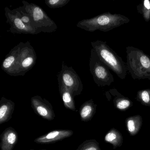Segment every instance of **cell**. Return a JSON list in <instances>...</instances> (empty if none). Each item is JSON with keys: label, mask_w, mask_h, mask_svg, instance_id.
I'll list each match as a JSON object with an SVG mask.
<instances>
[{"label": "cell", "mask_w": 150, "mask_h": 150, "mask_svg": "<svg viewBox=\"0 0 150 150\" xmlns=\"http://www.w3.org/2000/svg\"><path fill=\"white\" fill-rule=\"evenodd\" d=\"M31 108L35 113L48 121H52L56 117L51 103L39 96H35L31 98Z\"/></svg>", "instance_id": "obj_9"}, {"label": "cell", "mask_w": 150, "mask_h": 150, "mask_svg": "<svg viewBox=\"0 0 150 150\" xmlns=\"http://www.w3.org/2000/svg\"><path fill=\"white\" fill-rule=\"evenodd\" d=\"M89 69L94 81L99 87L110 86L115 81L110 69L101 61L93 48L91 50Z\"/></svg>", "instance_id": "obj_5"}, {"label": "cell", "mask_w": 150, "mask_h": 150, "mask_svg": "<svg viewBox=\"0 0 150 150\" xmlns=\"http://www.w3.org/2000/svg\"><path fill=\"white\" fill-rule=\"evenodd\" d=\"M76 150H101L96 139H86L81 144Z\"/></svg>", "instance_id": "obj_21"}, {"label": "cell", "mask_w": 150, "mask_h": 150, "mask_svg": "<svg viewBox=\"0 0 150 150\" xmlns=\"http://www.w3.org/2000/svg\"><path fill=\"white\" fill-rule=\"evenodd\" d=\"M127 130L131 136L137 135L141 129L143 124V118L139 115L132 116L125 120Z\"/></svg>", "instance_id": "obj_17"}, {"label": "cell", "mask_w": 150, "mask_h": 150, "mask_svg": "<svg viewBox=\"0 0 150 150\" xmlns=\"http://www.w3.org/2000/svg\"><path fill=\"white\" fill-rule=\"evenodd\" d=\"M126 50L127 71L132 79L150 81V56L133 46H127Z\"/></svg>", "instance_id": "obj_2"}, {"label": "cell", "mask_w": 150, "mask_h": 150, "mask_svg": "<svg viewBox=\"0 0 150 150\" xmlns=\"http://www.w3.org/2000/svg\"><path fill=\"white\" fill-rule=\"evenodd\" d=\"M70 0H46L45 3L51 8H60L67 5Z\"/></svg>", "instance_id": "obj_23"}, {"label": "cell", "mask_w": 150, "mask_h": 150, "mask_svg": "<svg viewBox=\"0 0 150 150\" xmlns=\"http://www.w3.org/2000/svg\"><path fill=\"white\" fill-rule=\"evenodd\" d=\"M22 45V42L15 46L6 56L1 64V69L7 74L15 76L19 52Z\"/></svg>", "instance_id": "obj_11"}, {"label": "cell", "mask_w": 150, "mask_h": 150, "mask_svg": "<svg viewBox=\"0 0 150 150\" xmlns=\"http://www.w3.org/2000/svg\"><path fill=\"white\" fill-rule=\"evenodd\" d=\"M129 22V19L125 16L108 12L93 18L82 20L78 23L77 27L88 32L99 30L106 32Z\"/></svg>", "instance_id": "obj_1"}, {"label": "cell", "mask_w": 150, "mask_h": 150, "mask_svg": "<svg viewBox=\"0 0 150 150\" xmlns=\"http://www.w3.org/2000/svg\"><path fill=\"white\" fill-rule=\"evenodd\" d=\"M1 150H13L18 141V134L13 127L6 128L0 136Z\"/></svg>", "instance_id": "obj_12"}, {"label": "cell", "mask_w": 150, "mask_h": 150, "mask_svg": "<svg viewBox=\"0 0 150 150\" xmlns=\"http://www.w3.org/2000/svg\"><path fill=\"white\" fill-rule=\"evenodd\" d=\"M22 3L23 7L30 16L33 28L44 33H52L57 30V24L40 6L25 1H23Z\"/></svg>", "instance_id": "obj_4"}, {"label": "cell", "mask_w": 150, "mask_h": 150, "mask_svg": "<svg viewBox=\"0 0 150 150\" xmlns=\"http://www.w3.org/2000/svg\"><path fill=\"white\" fill-rule=\"evenodd\" d=\"M104 140L106 142L111 144L113 149L122 146L123 141V138L122 133L115 128L110 129L105 135Z\"/></svg>", "instance_id": "obj_18"}, {"label": "cell", "mask_w": 150, "mask_h": 150, "mask_svg": "<svg viewBox=\"0 0 150 150\" xmlns=\"http://www.w3.org/2000/svg\"><path fill=\"white\" fill-rule=\"evenodd\" d=\"M15 9L23 22L27 26L33 28L30 16L25 11L23 7L22 6L19 7Z\"/></svg>", "instance_id": "obj_22"}, {"label": "cell", "mask_w": 150, "mask_h": 150, "mask_svg": "<svg viewBox=\"0 0 150 150\" xmlns=\"http://www.w3.org/2000/svg\"><path fill=\"white\" fill-rule=\"evenodd\" d=\"M91 44L101 61L119 79H125L128 71L126 63L124 62L122 57L110 48L106 42L97 40L91 42Z\"/></svg>", "instance_id": "obj_3"}, {"label": "cell", "mask_w": 150, "mask_h": 150, "mask_svg": "<svg viewBox=\"0 0 150 150\" xmlns=\"http://www.w3.org/2000/svg\"><path fill=\"white\" fill-rule=\"evenodd\" d=\"M59 89L61 99L64 103V106L66 108L73 111H77L75 107L74 96L71 91L65 86L60 80L58 79Z\"/></svg>", "instance_id": "obj_14"}, {"label": "cell", "mask_w": 150, "mask_h": 150, "mask_svg": "<svg viewBox=\"0 0 150 150\" xmlns=\"http://www.w3.org/2000/svg\"></svg>", "instance_id": "obj_25"}, {"label": "cell", "mask_w": 150, "mask_h": 150, "mask_svg": "<svg viewBox=\"0 0 150 150\" xmlns=\"http://www.w3.org/2000/svg\"><path fill=\"white\" fill-rule=\"evenodd\" d=\"M136 100L142 105L150 107V89H142L138 91Z\"/></svg>", "instance_id": "obj_20"}, {"label": "cell", "mask_w": 150, "mask_h": 150, "mask_svg": "<svg viewBox=\"0 0 150 150\" xmlns=\"http://www.w3.org/2000/svg\"><path fill=\"white\" fill-rule=\"evenodd\" d=\"M15 103L3 96L0 100V125L8 122L12 118Z\"/></svg>", "instance_id": "obj_13"}, {"label": "cell", "mask_w": 150, "mask_h": 150, "mask_svg": "<svg viewBox=\"0 0 150 150\" xmlns=\"http://www.w3.org/2000/svg\"><path fill=\"white\" fill-rule=\"evenodd\" d=\"M108 92L114 96L113 101L116 108L122 111H126L133 105L129 99L121 94L116 88L110 89Z\"/></svg>", "instance_id": "obj_15"}, {"label": "cell", "mask_w": 150, "mask_h": 150, "mask_svg": "<svg viewBox=\"0 0 150 150\" xmlns=\"http://www.w3.org/2000/svg\"><path fill=\"white\" fill-rule=\"evenodd\" d=\"M58 79L66 87L74 97L80 95L83 89V84L79 75L71 67L63 63L62 69L57 75Z\"/></svg>", "instance_id": "obj_7"}, {"label": "cell", "mask_w": 150, "mask_h": 150, "mask_svg": "<svg viewBox=\"0 0 150 150\" xmlns=\"http://www.w3.org/2000/svg\"><path fill=\"white\" fill-rule=\"evenodd\" d=\"M29 150H46V149H41V150H34V149H30Z\"/></svg>", "instance_id": "obj_24"}, {"label": "cell", "mask_w": 150, "mask_h": 150, "mask_svg": "<svg viewBox=\"0 0 150 150\" xmlns=\"http://www.w3.org/2000/svg\"><path fill=\"white\" fill-rule=\"evenodd\" d=\"M35 51L29 42H22L19 52L15 76L25 75V74L33 68L36 61Z\"/></svg>", "instance_id": "obj_6"}, {"label": "cell", "mask_w": 150, "mask_h": 150, "mask_svg": "<svg viewBox=\"0 0 150 150\" xmlns=\"http://www.w3.org/2000/svg\"><path fill=\"white\" fill-rule=\"evenodd\" d=\"M137 10L139 13L142 15L146 22L150 21V1L144 0L139 5L137 6Z\"/></svg>", "instance_id": "obj_19"}, {"label": "cell", "mask_w": 150, "mask_h": 150, "mask_svg": "<svg viewBox=\"0 0 150 150\" xmlns=\"http://www.w3.org/2000/svg\"><path fill=\"white\" fill-rule=\"evenodd\" d=\"M73 134L74 131L71 130H55L37 138L34 142L39 144H52L70 137Z\"/></svg>", "instance_id": "obj_10"}, {"label": "cell", "mask_w": 150, "mask_h": 150, "mask_svg": "<svg viewBox=\"0 0 150 150\" xmlns=\"http://www.w3.org/2000/svg\"><path fill=\"white\" fill-rule=\"evenodd\" d=\"M7 23L10 26V31L13 34L37 35L40 31L25 25L17 14L15 9L11 10L7 7L5 8Z\"/></svg>", "instance_id": "obj_8"}, {"label": "cell", "mask_w": 150, "mask_h": 150, "mask_svg": "<svg viewBox=\"0 0 150 150\" xmlns=\"http://www.w3.org/2000/svg\"><path fill=\"white\" fill-rule=\"evenodd\" d=\"M96 108L97 104L94 103L92 99L84 103L79 110L81 120L83 122H89L91 120L96 112Z\"/></svg>", "instance_id": "obj_16"}]
</instances>
